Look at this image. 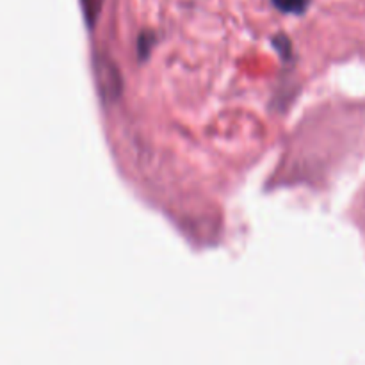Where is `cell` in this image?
<instances>
[{
  "label": "cell",
  "instance_id": "1",
  "mask_svg": "<svg viewBox=\"0 0 365 365\" xmlns=\"http://www.w3.org/2000/svg\"><path fill=\"white\" fill-rule=\"evenodd\" d=\"M95 73L103 98H116L121 89V78L118 75V70L113 64V61L103 56H96Z\"/></svg>",
  "mask_w": 365,
  "mask_h": 365
},
{
  "label": "cell",
  "instance_id": "2",
  "mask_svg": "<svg viewBox=\"0 0 365 365\" xmlns=\"http://www.w3.org/2000/svg\"><path fill=\"white\" fill-rule=\"evenodd\" d=\"M280 13L303 14L310 6V0H271Z\"/></svg>",
  "mask_w": 365,
  "mask_h": 365
},
{
  "label": "cell",
  "instance_id": "3",
  "mask_svg": "<svg viewBox=\"0 0 365 365\" xmlns=\"http://www.w3.org/2000/svg\"><path fill=\"white\" fill-rule=\"evenodd\" d=\"M82 9H84V18L88 21L89 27H95L96 18H98L100 11H102L103 0H81Z\"/></svg>",
  "mask_w": 365,
  "mask_h": 365
}]
</instances>
